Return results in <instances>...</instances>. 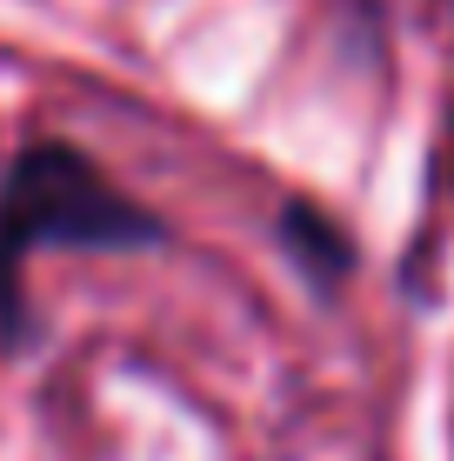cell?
<instances>
[{
    "label": "cell",
    "mask_w": 454,
    "mask_h": 461,
    "mask_svg": "<svg viewBox=\"0 0 454 461\" xmlns=\"http://www.w3.org/2000/svg\"><path fill=\"white\" fill-rule=\"evenodd\" d=\"M167 228L134 208L81 148L40 140L0 187V328H21V261L34 248H161Z\"/></svg>",
    "instance_id": "6da1fadb"
},
{
    "label": "cell",
    "mask_w": 454,
    "mask_h": 461,
    "mask_svg": "<svg viewBox=\"0 0 454 461\" xmlns=\"http://www.w3.org/2000/svg\"><path fill=\"white\" fill-rule=\"evenodd\" d=\"M280 228H288V241H294V248L307 254V267H315L321 281L348 267V241H341V234L327 228L321 214H307V208H288V221H280Z\"/></svg>",
    "instance_id": "7a4b0ae2"
}]
</instances>
